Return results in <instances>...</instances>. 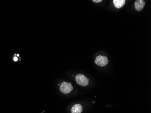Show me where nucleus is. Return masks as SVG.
I'll return each instance as SVG.
<instances>
[{
	"label": "nucleus",
	"mask_w": 151,
	"mask_h": 113,
	"mask_svg": "<svg viewBox=\"0 0 151 113\" xmlns=\"http://www.w3.org/2000/svg\"><path fill=\"white\" fill-rule=\"evenodd\" d=\"M73 90V86L71 83H68L67 82L63 81L61 84L60 86V90L61 92L65 94L70 93Z\"/></svg>",
	"instance_id": "f03ea898"
},
{
	"label": "nucleus",
	"mask_w": 151,
	"mask_h": 113,
	"mask_svg": "<svg viewBox=\"0 0 151 113\" xmlns=\"http://www.w3.org/2000/svg\"><path fill=\"white\" fill-rule=\"evenodd\" d=\"M109 60L107 57L105 56L99 55L96 57L95 63L101 67H104L107 65Z\"/></svg>",
	"instance_id": "7ed1b4c3"
},
{
	"label": "nucleus",
	"mask_w": 151,
	"mask_h": 113,
	"mask_svg": "<svg viewBox=\"0 0 151 113\" xmlns=\"http://www.w3.org/2000/svg\"><path fill=\"white\" fill-rule=\"evenodd\" d=\"M113 2L114 7H115L116 8L120 9L124 6L125 4L126 1L125 0H113Z\"/></svg>",
	"instance_id": "39448f33"
},
{
	"label": "nucleus",
	"mask_w": 151,
	"mask_h": 113,
	"mask_svg": "<svg viewBox=\"0 0 151 113\" xmlns=\"http://www.w3.org/2000/svg\"><path fill=\"white\" fill-rule=\"evenodd\" d=\"M14 61H15V62H16L18 60V58H17V57H15L14 58Z\"/></svg>",
	"instance_id": "6e6552de"
},
{
	"label": "nucleus",
	"mask_w": 151,
	"mask_h": 113,
	"mask_svg": "<svg viewBox=\"0 0 151 113\" xmlns=\"http://www.w3.org/2000/svg\"><path fill=\"white\" fill-rule=\"evenodd\" d=\"M92 1L95 3H99V2H102V0H93Z\"/></svg>",
	"instance_id": "0eeeda50"
},
{
	"label": "nucleus",
	"mask_w": 151,
	"mask_h": 113,
	"mask_svg": "<svg viewBox=\"0 0 151 113\" xmlns=\"http://www.w3.org/2000/svg\"><path fill=\"white\" fill-rule=\"evenodd\" d=\"M76 81L78 84L82 86H87L89 84V80L86 76L82 74L77 75L76 76Z\"/></svg>",
	"instance_id": "f257e3e1"
},
{
	"label": "nucleus",
	"mask_w": 151,
	"mask_h": 113,
	"mask_svg": "<svg viewBox=\"0 0 151 113\" xmlns=\"http://www.w3.org/2000/svg\"><path fill=\"white\" fill-rule=\"evenodd\" d=\"M145 5V2L143 0H137L134 3V7L137 11H140L143 10Z\"/></svg>",
	"instance_id": "20e7f679"
},
{
	"label": "nucleus",
	"mask_w": 151,
	"mask_h": 113,
	"mask_svg": "<svg viewBox=\"0 0 151 113\" xmlns=\"http://www.w3.org/2000/svg\"><path fill=\"white\" fill-rule=\"evenodd\" d=\"M82 106L80 104H76L73 105L71 111L72 113H81L82 112Z\"/></svg>",
	"instance_id": "423d86ee"
}]
</instances>
